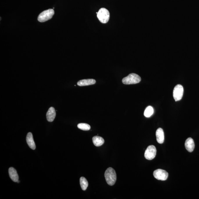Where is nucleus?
<instances>
[{
    "label": "nucleus",
    "instance_id": "obj_2",
    "mask_svg": "<svg viewBox=\"0 0 199 199\" xmlns=\"http://www.w3.org/2000/svg\"><path fill=\"white\" fill-rule=\"evenodd\" d=\"M141 78L137 74L132 73L129 75L122 80V82L124 84L131 85L139 83L141 81Z\"/></svg>",
    "mask_w": 199,
    "mask_h": 199
},
{
    "label": "nucleus",
    "instance_id": "obj_6",
    "mask_svg": "<svg viewBox=\"0 0 199 199\" xmlns=\"http://www.w3.org/2000/svg\"><path fill=\"white\" fill-rule=\"evenodd\" d=\"M156 155V149L153 145H150L145 150V157L148 160H152L155 158Z\"/></svg>",
    "mask_w": 199,
    "mask_h": 199
},
{
    "label": "nucleus",
    "instance_id": "obj_9",
    "mask_svg": "<svg viewBox=\"0 0 199 199\" xmlns=\"http://www.w3.org/2000/svg\"><path fill=\"white\" fill-rule=\"evenodd\" d=\"M56 116V112L55 108L51 107L46 113V119L48 121L52 122L54 120Z\"/></svg>",
    "mask_w": 199,
    "mask_h": 199
},
{
    "label": "nucleus",
    "instance_id": "obj_8",
    "mask_svg": "<svg viewBox=\"0 0 199 199\" xmlns=\"http://www.w3.org/2000/svg\"><path fill=\"white\" fill-rule=\"evenodd\" d=\"M185 146L188 152H193L195 148V144L193 139L191 138L187 139L185 142Z\"/></svg>",
    "mask_w": 199,
    "mask_h": 199
},
{
    "label": "nucleus",
    "instance_id": "obj_13",
    "mask_svg": "<svg viewBox=\"0 0 199 199\" xmlns=\"http://www.w3.org/2000/svg\"><path fill=\"white\" fill-rule=\"evenodd\" d=\"M96 82L95 80L93 79H83L78 81L77 84L80 86H86L94 85Z\"/></svg>",
    "mask_w": 199,
    "mask_h": 199
},
{
    "label": "nucleus",
    "instance_id": "obj_7",
    "mask_svg": "<svg viewBox=\"0 0 199 199\" xmlns=\"http://www.w3.org/2000/svg\"><path fill=\"white\" fill-rule=\"evenodd\" d=\"M154 177L158 180L165 181L166 180L168 177V173L166 171L162 169H159L154 171Z\"/></svg>",
    "mask_w": 199,
    "mask_h": 199
},
{
    "label": "nucleus",
    "instance_id": "obj_17",
    "mask_svg": "<svg viewBox=\"0 0 199 199\" xmlns=\"http://www.w3.org/2000/svg\"><path fill=\"white\" fill-rule=\"evenodd\" d=\"M78 127L83 131H88L91 128L90 126L86 123H80L78 124Z\"/></svg>",
    "mask_w": 199,
    "mask_h": 199
},
{
    "label": "nucleus",
    "instance_id": "obj_3",
    "mask_svg": "<svg viewBox=\"0 0 199 199\" xmlns=\"http://www.w3.org/2000/svg\"><path fill=\"white\" fill-rule=\"evenodd\" d=\"M97 14V17L101 23L104 24L109 21L110 15L108 10L105 8H101Z\"/></svg>",
    "mask_w": 199,
    "mask_h": 199
},
{
    "label": "nucleus",
    "instance_id": "obj_12",
    "mask_svg": "<svg viewBox=\"0 0 199 199\" xmlns=\"http://www.w3.org/2000/svg\"><path fill=\"white\" fill-rule=\"evenodd\" d=\"M10 177L14 182H17L19 180V176L17 171L13 167H10L9 169Z\"/></svg>",
    "mask_w": 199,
    "mask_h": 199
},
{
    "label": "nucleus",
    "instance_id": "obj_11",
    "mask_svg": "<svg viewBox=\"0 0 199 199\" xmlns=\"http://www.w3.org/2000/svg\"><path fill=\"white\" fill-rule=\"evenodd\" d=\"M26 141L27 144L31 149L35 150L36 148L35 142H34L33 138L32 133L29 132L27 134L26 137Z\"/></svg>",
    "mask_w": 199,
    "mask_h": 199
},
{
    "label": "nucleus",
    "instance_id": "obj_10",
    "mask_svg": "<svg viewBox=\"0 0 199 199\" xmlns=\"http://www.w3.org/2000/svg\"><path fill=\"white\" fill-rule=\"evenodd\" d=\"M156 135L158 143L160 144H163L164 139V133L163 129L161 128L158 129L156 131Z\"/></svg>",
    "mask_w": 199,
    "mask_h": 199
},
{
    "label": "nucleus",
    "instance_id": "obj_4",
    "mask_svg": "<svg viewBox=\"0 0 199 199\" xmlns=\"http://www.w3.org/2000/svg\"><path fill=\"white\" fill-rule=\"evenodd\" d=\"M54 14V11L53 9H49L44 11L41 13L38 16V21L40 22H44L51 19Z\"/></svg>",
    "mask_w": 199,
    "mask_h": 199
},
{
    "label": "nucleus",
    "instance_id": "obj_5",
    "mask_svg": "<svg viewBox=\"0 0 199 199\" xmlns=\"http://www.w3.org/2000/svg\"><path fill=\"white\" fill-rule=\"evenodd\" d=\"M183 87L181 85H178L174 88L173 96L175 101H180L183 96Z\"/></svg>",
    "mask_w": 199,
    "mask_h": 199
},
{
    "label": "nucleus",
    "instance_id": "obj_1",
    "mask_svg": "<svg viewBox=\"0 0 199 199\" xmlns=\"http://www.w3.org/2000/svg\"><path fill=\"white\" fill-rule=\"evenodd\" d=\"M104 176L107 183L110 186H113L116 180V175L115 170L112 167H109L106 170Z\"/></svg>",
    "mask_w": 199,
    "mask_h": 199
},
{
    "label": "nucleus",
    "instance_id": "obj_14",
    "mask_svg": "<svg viewBox=\"0 0 199 199\" xmlns=\"http://www.w3.org/2000/svg\"><path fill=\"white\" fill-rule=\"evenodd\" d=\"M92 140L93 144L95 146L97 147L101 146L104 142V139L98 136H95L93 137Z\"/></svg>",
    "mask_w": 199,
    "mask_h": 199
},
{
    "label": "nucleus",
    "instance_id": "obj_15",
    "mask_svg": "<svg viewBox=\"0 0 199 199\" xmlns=\"http://www.w3.org/2000/svg\"><path fill=\"white\" fill-rule=\"evenodd\" d=\"M80 182L81 187L82 190H86L88 186V182L86 178H85L84 177H81L80 179Z\"/></svg>",
    "mask_w": 199,
    "mask_h": 199
},
{
    "label": "nucleus",
    "instance_id": "obj_16",
    "mask_svg": "<svg viewBox=\"0 0 199 199\" xmlns=\"http://www.w3.org/2000/svg\"><path fill=\"white\" fill-rule=\"evenodd\" d=\"M154 112V109L152 106H149L146 107L144 112L145 117L149 118L151 116Z\"/></svg>",
    "mask_w": 199,
    "mask_h": 199
}]
</instances>
